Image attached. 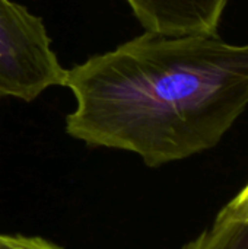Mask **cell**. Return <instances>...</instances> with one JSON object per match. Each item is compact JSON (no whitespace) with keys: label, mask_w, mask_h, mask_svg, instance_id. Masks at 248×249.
<instances>
[{"label":"cell","mask_w":248,"mask_h":249,"mask_svg":"<svg viewBox=\"0 0 248 249\" xmlns=\"http://www.w3.org/2000/svg\"><path fill=\"white\" fill-rule=\"evenodd\" d=\"M67 133L151 168L215 147L248 107V44L146 31L66 70Z\"/></svg>","instance_id":"cell-1"},{"label":"cell","mask_w":248,"mask_h":249,"mask_svg":"<svg viewBox=\"0 0 248 249\" xmlns=\"http://www.w3.org/2000/svg\"><path fill=\"white\" fill-rule=\"evenodd\" d=\"M66 69L51 48L41 18L12 0H0V96L32 101L64 86Z\"/></svg>","instance_id":"cell-2"},{"label":"cell","mask_w":248,"mask_h":249,"mask_svg":"<svg viewBox=\"0 0 248 249\" xmlns=\"http://www.w3.org/2000/svg\"><path fill=\"white\" fill-rule=\"evenodd\" d=\"M146 31L218 34L228 0H126Z\"/></svg>","instance_id":"cell-3"},{"label":"cell","mask_w":248,"mask_h":249,"mask_svg":"<svg viewBox=\"0 0 248 249\" xmlns=\"http://www.w3.org/2000/svg\"><path fill=\"white\" fill-rule=\"evenodd\" d=\"M181 249H248V214L231 201L208 229Z\"/></svg>","instance_id":"cell-4"},{"label":"cell","mask_w":248,"mask_h":249,"mask_svg":"<svg viewBox=\"0 0 248 249\" xmlns=\"http://www.w3.org/2000/svg\"><path fill=\"white\" fill-rule=\"evenodd\" d=\"M0 249H61L50 241L35 236L22 235H1L0 233Z\"/></svg>","instance_id":"cell-5"},{"label":"cell","mask_w":248,"mask_h":249,"mask_svg":"<svg viewBox=\"0 0 248 249\" xmlns=\"http://www.w3.org/2000/svg\"><path fill=\"white\" fill-rule=\"evenodd\" d=\"M241 210H244L248 214V184L244 187V190L232 200Z\"/></svg>","instance_id":"cell-6"}]
</instances>
